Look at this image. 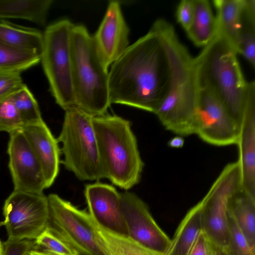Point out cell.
I'll return each instance as SVG.
<instances>
[{
  "label": "cell",
  "mask_w": 255,
  "mask_h": 255,
  "mask_svg": "<svg viewBox=\"0 0 255 255\" xmlns=\"http://www.w3.org/2000/svg\"><path fill=\"white\" fill-rule=\"evenodd\" d=\"M120 197L128 236L154 253L165 255L171 240L155 222L147 205L132 192L120 193Z\"/></svg>",
  "instance_id": "cell-12"
},
{
  "label": "cell",
  "mask_w": 255,
  "mask_h": 255,
  "mask_svg": "<svg viewBox=\"0 0 255 255\" xmlns=\"http://www.w3.org/2000/svg\"><path fill=\"white\" fill-rule=\"evenodd\" d=\"M27 255H53L50 254H48L39 250L33 249L31 250Z\"/></svg>",
  "instance_id": "cell-36"
},
{
  "label": "cell",
  "mask_w": 255,
  "mask_h": 255,
  "mask_svg": "<svg viewBox=\"0 0 255 255\" xmlns=\"http://www.w3.org/2000/svg\"><path fill=\"white\" fill-rule=\"evenodd\" d=\"M199 90L194 57H182L169 92L154 113L167 130L181 136L194 134Z\"/></svg>",
  "instance_id": "cell-6"
},
{
  "label": "cell",
  "mask_w": 255,
  "mask_h": 255,
  "mask_svg": "<svg viewBox=\"0 0 255 255\" xmlns=\"http://www.w3.org/2000/svg\"><path fill=\"white\" fill-rule=\"evenodd\" d=\"M71 77L76 106L93 117L107 114L111 104L109 72L91 35L82 24L71 33Z\"/></svg>",
  "instance_id": "cell-4"
},
{
  "label": "cell",
  "mask_w": 255,
  "mask_h": 255,
  "mask_svg": "<svg viewBox=\"0 0 255 255\" xmlns=\"http://www.w3.org/2000/svg\"><path fill=\"white\" fill-rule=\"evenodd\" d=\"M7 240H34L46 228L49 209L47 196L13 190L5 200L3 207Z\"/></svg>",
  "instance_id": "cell-10"
},
{
  "label": "cell",
  "mask_w": 255,
  "mask_h": 255,
  "mask_svg": "<svg viewBox=\"0 0 255 255\" xmlns=\"http://www.w3.org/2000/svg\"><path fill=\"white\" fill-rule=\"evenodd\" d=\"M240 126L223 104L204 89L199 90L194 134L218 146L237 144Z\"/></svg>",
  "instance_id": "cell-11"
},
{
  "label": "cell",
  "mask_w": 255,
  "mask_h": 255,
  "mask_svg": "<svg viewBox=\"0 0 255 255\" xmlns=\"http://www.w3.org/2000/svg\"><path fill=\"white\" fill-rule=\"evenodd\" d=\"M215 255H226L222 252L216 249Z\"/></svg>",
  "instance_id": "cell-38"
},
{
  "label": "cell",
  "mask_w": 255,
  "mask_h": 255,
  "mask_svg": "<svg viewBox=\"0 0 255 255\" xmlns=\"http://www.w3.org/2000/svg\"><path fill=\"white\" fill-rule=\"evenodd\" d=\"M237 53L217 32L194 61L199 88L215 97L240 127L248 82L243 74Z\"/></svg>",
  "instance_id": "cell-2"
},
{
  "label": "cell",
  "mask_w": 255,
  "mask_h": 255,
  "mask_svg": "<svg viewBox=\"0 0 255 255\" xmlns=\"http://www.w3.org/2000/svg\"><path fill=\"white\" fill-rule=\"evenodd\" d=\"M215 247L202 231L189 255H215Z\"/></svg>",
  "instance_id": "cell-34"
},
{
  "label": "cell",
  "mask_w": 255,
  "mask_h": 255,
  "mask_svg": "<svg viewBox=\"0 0 255 255\" xmlns=\"http://www.w3.org/2000/svg\"><path fill=\"white\" fill-rule=\"evenodd\" d=\"M10 96L23 127L43 120L38 104L26 85Z\"/></svg>",
  "instance_id": "cell-27"
},
{
  "label": "cell",
  "mask_w": 255,
  "mask_h": 255,
  "mask_svg": "<svg viewBox=\"0 0 255 255\" xmlns=\"http://www.w3.org/2000/svg\"><path fill=\"white\" fill-rule=\"evenodd\" d=\"M10 96L0 99V131L8 133L23 127Z\"/></svg>",
  "instance_id": "cell-29"
},
{
  "label": "cell",
  "mask_w": 255,
  "mask_h": 255,
  "mask_svg": "<svg viewBox=\"0 0 255 255\" xmlns=\"http://www.w3.org/2000/svg\"><path fill=\"white\" fill-rule=\"evenodd\" d=\"M194 0H182L176 12L177 21L186 31L190 27L194 15Z\"/></svg>",
  "instance_id": "cell-32"
},
{
  "label": "cell",
  "mask_w": 255,
  "mask_h": 255,
  "mask_svg": "<svg viewBox=\"0 0 255 255\" xmlns=\"http://www.w3.org/2000/svg\"><path fill=\"white\" fill-rule=\"evenodd\" d=\"M43 33L39 30L0 22V44L41 54Z\"/></svg>",
  "instance_id": "cell-23"
},
{
  "label": "cell",
  "mask_w": 255,
  "mask_h": 255,
  "mask_svg": "<svg viewBox=\"0 0 255 255\" xmlns=\"http://www.w3.org/2000/svg\"><path fill=\"white\" fill-rule=\"evenodd\" d=\"M103 178L126 190L140 181L144 167L130 122L106 114L93 117Z\"/></svg>",
  "instance_id": "cell-3"
},
{
  "label": "cell",
  "mask_w": 255,
  "mask_h": 255,
  "mask_svg": "<svg viewBox=\"0 0 255 255\" xmlns=\"http://www.w3.org/2000/svg\"><path fill=\"white\" fill-rule=\"evenodd\" d=\"M3 255H27L34 247V240H6L3 243Z\"/></svg>",
  "instance_id": "cell-33"
},
{
  "label": "cell",
  "mask_w": 255,
  "mask_h": 255,
  "mask_svg": "<svg viewBox=\"0 0 255 255\" xmlns=\"http://www.w3.org/2000/svg\"><path fill=\"white\" fill-rule=\"evenodd\" d=\"M202 203L191 208L178 226L165 255H189L202 229Z\"/></svg>",
  "instance_id": "cell-18"
},
{
  "label": "cell",
  "mask_w": 255,
  "mask_h": 255,
  "mask_svg": "<svg viewBox=\"0 0 255 255\" xmlns=\"http://www.w3.org/2000/svg\"><path fill=\"white\" fill-rule=\"evenodd\" d=\"M42 169L46 188L50 187L59 171L60 149L58 142L43 120L22 128Z\"/></svg>",
  "instance_id": "cell-17"
},
{
  "label": "cell",
  "mask_w": 255,
  "mask_h": 255,
  "mask_svg": "<svg viewBox=\"0 0 255 255\" xmlns=\"http://www.w3.org/2000/svg\"><path fill=\"white\" fill-rule=\"evenodd\" d=\"M184 139L183 136L177 135L171 138L168 142V146L173 148H180L183 146Z\"/></svg>",
  "instance_id": "cell-35"
},
{
  "label": "cell",
  "mask_w": 255,
  "mask_h": 255,
  "mask_svg": "<svg viewBox=\"0 0 255 255\" xmlns=\"http://www.w3.org/2000/svg\"><path fill=\"white\" fill-rule=\"evenodd\" d=\"M129 28L118 1H109L98 29L92 35L97 52L105 66L111 65L129 46Z\"/></svg>",
  "instance_id": "cell-14"
},
{
  "label": "cell",
  "mask_w": 255,
  "mask_h": 255,
  "mask_svg": "<svg viewBox=\"0 0 255 255\" xmlns=\"http://www.w3.org/2000/svg\"><path fill=\"white\" fill-rule=\"evenodd\" d=\"M194 8L191 24L186 32L196 46L204 47L217 33V18L208 0H194Z\"/></svg>",
  "instance_id": "cell-20"
},
{
  "label": "cell",
  "mask_w": 255,
  "mask_h": 255,
  "mask_svg": "<svg viewBox=\"0 0 255 255\" xmlns=\"http://www.w3.org/2000/svg\"><path fill=\"white\" fill-rule=\"evenodd\" d=\"M245 1V0L213 1L217 11V32L223 36L236 51Z\"/></svg>",
  "instance_id": "cell-21"
},
{
  "label": "cell",
  "mask_w": 255,
  "mask_h": 255,
  "mask_svg": "<svg viewBox=\"0 0 255 255\" xmlns=\"http://www.w3.org/2000/svg\"><path fill=\"white\" fill-rule=\"evenodd\" d=\"M230 230V242L226 255H255V252L248 242L233 218L228 213Z\"/></svg>",
  "instance_id": "cell-30"
},
{
  "label": "cell",
  "mask_w": 255,
  "mask_h": 255,
  "mask_svg": "<svg viewBox=\"0 0 255 255\" xmlns=\"http://www.w3.org/2000/svg\"><path fill=\"white\" fill-rule=\"evenodd\" d=\"M215 253H216V252H215Z\"/></svg>",
  "instance_id": "cell-39"
},
{
  "label": "cell",
  "mask_w": 255,
  "mask_h": 255,
  "mask_svg": "<svg viewBox=\"0 0 255 255\" xmlns=\"http://www.w3.org/2000/svg\"><path fill=\"white\" fill-rule=\"evenodd\" d=\"M21 73L0 69V99L11 95L24 85Z\"/></svg>",
  "instance_id": "cell-31"
},
{
  "label": "cell",
  "mask_w": 255,
  "mask_h": 255,
  "mask_svg": "<svg viewBox=\"0 0 255 255\" xmlns=\"http://www.w3.org/2000/svg\"><path fill=\"white\" fill-rule=\"evenodd\" d=\"M34 243V249L53 255H79L69 244L47 226Z\"/></svg>",
  "instance_id": "cell-28"
},
{
  "label": "cell",
  "mask_w": 255,
  "mask_h": 255,
  "mask_svg": "<svg viewBox=\"0 0 255 255\" xmlns=\"http://www.w3.org/2000/svg\"><path fill=\"white\" fill-rule=\"evenodd\" d=\"M238 147L242 189L255 198V82H248Z\"/></svg>",
  "instance_id": "cell-15"
},
{
  "label": "cell",
  "mask_w": 255,
  "mask_h": 255,
  "mask_svg": "<svg viewBox=\"0 0 255 255\" xmlns=\"http://www.w3.org/2000/svg\"><path fill=\"white\" fill-rule=\"evenodd\" d=\"M93 221L108 255H159L139 245L128 236L110 231Z\"/></svg>",
  "instance_id": "cell-24"
},
{
  "label": "cell",
  "mask_w": 255,
  "mask_h": 255,
  "mask_svg": "<svg viewBox=\"0 0 255 255\" xmlns=\"http://www.w3.org/2000/svg\"><path fill=\"white\" fill-rule=\"evenodd\" d=\"M3 243H1L0 240V255H3Z\"/></svg>",
  "instance_id": "cell-37"
},
{
  "label": "cell",
  "mask_w": 255,
  "mask_h": 255,
  "mask_svg": "<svg viewBox=\"0 0 255 255\" xmlns=\"http://www.w3.org/2000/svg\"><path fill=\"white\" fill-rule=\"evenodd\" d=\"M93 118L76 106L66 109L56 138L62 144L65 168L82 181L103 178Z\"/></svg>",
  "instance_id": "cell-5"
},
{
  "label": "cell",
  "mask_w": 255,
  "mask_h": 255,
  "mask_svg": "<svg viewBox=\"0 0 255 255\" xmlns=\"http://www.w3.org/2000/svg\"><path fill=\"white\" fill-rule=\"evenodd\" d=\"M84 195L88 213L99 225L128 236L121 203L120 193L113 186L101 182L87 184Z\"/></svg>",
  "instance_id": "cell-16"
},
{
  "label": "cell",
  "mask_w": 255,
  "mask_h": 255,
  "mask_svg": "<svg viewBox=\"0 0 255 255\" xmlns=\"http://www.w3.org/2000/svg\"><path fill=\"white\" fill-rule=\"evenodd\" d=\"M40 62V54L0 44V69L22 72Z\"/></svg>",
  "instance_id": "cell-26"
},
{
  "label": "cell",
  "mask_w": 255,
  "mask_h": 255,
  "mask_svg": "<svg viewBox=\"0 0 255 255\" xmlns=\"http://www.w3.org/2000/svg\"><path fill=\"white\" fill-rule=\"evenodd\" d=\"M8 133V168L14 190L43 193L46 189L43 172L22 128Z\"/></svg>",
  "instance_id": "cell-13"
},
{
  "label": "cell",
  "mask_w": 255,
  "mask_h": 255,
  "mask_svg": "<svg viewBox=\"0 0 255 255\" xmlns=\"http://www.w3.org/2000/svg\"><path fill=\"white\" fill-rule=\"evenodd\" d=\"M62 19L46 27L40 54L44 74L56 103L63 110L76 106L71 77V33L74 26Z\"/></svg>",
  "instance_id": "cell-7"
},
{
  "label": "cell",
  "mask_w": 255,
  "mask_h": 255,
  "mask_svg": "<svg viewBox=\"0 0 255 255\" xmlns=\"http://www.w3.org/2000/svg\"><path fill=\"white\" fill-rule=\"evenodd\" d=\"M228 213L255 251V198L241 189L230 199Z\"/></svg>",
  "instance_id": "cell-22"
},
{
  "label": "cell",
  "mask_w": 255,
  "mask_h": 255,
  "mask_svg": "<svg viewBox=\"0 0 255 255\" xmlns=\"http://www.w3.org/2000/svg\"><path fill=\"white\" fill-rule=\"evenodd\" d=\"M173 26L159 18L126 49L109 72L110 104L154 113L169 92L174 77Z\"/></svg>",
  "instance_id": "cell-1"
},
{
  "label": "cell",
  "mask_w": 255,
  "mask_h": 255,
  "mask_svg": "<svg viewBox=\"0 0 255 255\" xmlns=\"http://www.w3.org/2000/svg\"><path fill=\"white\" fill-rule=\"evenodd\" d=\"M47 227L69 244L79 255H108L89 213L56 194L48 196Z\"/></svg>",
  "instance_id": "cell-9"
},
{
  "label": "cell",
  "mask_w": 255,
  "mask_h": 255,
  "mask_svg": "<svg viewBox=\"0 0 255 255\" xmlns=\"http://www.w3.org/2000/svg\"><path fill=\"white\" fill-rule=\"evenodd\" d=\"M241 187L238 162L227 164L201 200L202 229L215 248L224 253L230 242L228 204Z\"/></svg>",
  "instance_id": "cell-8"
},
{
  "label": "cell",
  "mask_w": 255,
  "mask_h": 255,
  "mask_svg": "<svg viewBox=\"0 0 255 255\" xmlns=\"http://www.w3.org/2000/svg\"><path fill=\"white\" fill-rule=\"evenodd\" d=\"M53 2L52 0H0V18L22 19L44 26Z\"/></svg>",
  "instance_id": "cell-19"
},
{
  "label": "cell",
  "mask_w": 255,
  "mask_h": 255,
  "mask_svg": "<svg viewBox=\"0 0 255 255\" xmlns=\"http://www.w3.org/2000/svg\"><path fill=\"white\" fill-rule=\"evenodd\" d=\"M237 51L254 67L255 66V3H245L241 21Z\"/></svg>",
  "instance_id": "cell-25"
}]
</instances>
